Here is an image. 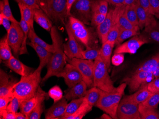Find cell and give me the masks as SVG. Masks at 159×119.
Masks as SVG:
<instances>
[{
	"instance_id": "cell-38",
	"label": "cell",
	"mask_w": 159,
	"mask_h": 119,
	"mask_svg": "<svg viewBox=\"0 0 159 119\" xmlns=\"http://www.w3.org/2000/svg\"><path fill=\"white\" fill-rule=\"evenodd\" d=\"M140 30L120 29L118 37L115 41V45L119 46L127 39L140 34Z\"/></svg>"
},
{
	"instance_id": "cell-47",
	"label": "cell",
	"mask_w": 159,
	"mask_h": 119,
	"mask_svg": "<svg viewBox=\"0 0 159 119\" xmlns=\"http://www.w3.org/2000/svg\"><path fill=\"white\" fill-rule=\"evenodd\" d=\"M13 97V91L6 96L0 97V113L7 109V106Z\"/></svg>"
},
{
	"instance_id": "cell-25",
	"label": "cell",
	"mask_w": 159,
	"mask_h": 119,
	"mask_svg": "<svg viewBox=\"0 0 159 119\" xmlns=\"http://www.w3.org/2000/svg\"><path fill=\"white\" fill-rule=\"evenodd\" d=\"M148 83L143 84L134 94L131 96H127L128 97L138 104L143 103L153 94L148 90L147 87Z\"/></svg>"
},
{
	"instance_id": "cell-41",
	"label": "cell",
	"mask_w": 159,
	"mask_h": 119,
	"mask_svg": "<svg viewBox=\"0 0 159 119\" xmlns=\"http://www.w3.org/2000/svg\"><path fill=\"white\" fill-rule=\"evenodd\" d=\"M101 48L98 47L86 49L82 51V59L95 60L100 57Z\"/></svg>"
},
{
	"instance_id": "cell-24",
	"label": "cell",
	"mask_w": 159,
	"mask_h": 119,
	"mask_svg": "<svg viewBox=\"0 0 159 119\" xmlns=\"http://www.w3.org/2000/svg\"><path fill=\"white\" fill-rule=\"evenodd\" d=\"M27 45L32 47L37 53L40 59V66L42 68L45 67L49 63L53 53L49 52L46 49L32 42H28Z\"/></svg>"
},
{
	"instance_id": "cell-27",
	"label": "cell",
	"mask_w": 159,
	"mask_h": 119,
	"mask_svg": "<svg viewBox=\"0 0 159 119\" xmlns=\"http://www.w3.org/2000/svg\"><path fill=\"white\" fill-rule=\"evenodd\" d=\"M114 46L115 43L105 41L102 43V46L101 48L100 57L105 63L108 69L110 66L111 56Z\"/></svg>"
},
{
	"instance_id": "cell-13",
	"label": "cell",
	"mask_w": 159,
	"mask_h": 119,
	"mask_svg": "<svg viewBox=\"0 0 159 119\" xmlns=\"http://www.w3.org/2000/svg\"><path fill=\"white\" fill-rule=\"evenodd\" d=\"M65 26L68 36L67 42L63 43L64 53L66 57L69 59L82 58V51L84 48L76 40L69 28L66 26Z\"/></svg>"
},
{
	"instance_id": "cell-26",
	"label": "cell",
	"mask_w": 159,
	"mask_h": 119,
	"mask_svg": "<svg viewBox=\"0 0 159 119\" xmlns=\"http://www.w3.org/2000/svg\"><path fill=\"white\" fill-rule=\"evenodd\" d=\"M159 68V52L152 56L151 58L144 62L136 68L134 72L144 71L153 72Z\"/></svg>"
},
{
	"instance_id": "cell-29",
	"label": "cell",
	"mask_w": 159,
	"mask_h": 119,
	"mask_svg": "<svg viewBox=\"0 0 159 119\" xmlns=\"http://www.w3.org/2000/svg\"><path fill=\"white\" fill-rule=\"evenodd\" d=\"M11 48L9 44L7 34L0 40V58L1 60L6 61L10 59L12 57Z\"/></svg>"
},
{
	"instance_id": "cell-8",
	"label": "cell",
	"mask_w": 159,
	"mask_h": 119,
	"mask_svg": "<svg viewBox=\"0 0 159 119\" xmlns=\"http://www.w3.org/2000/svg\"><path fill=\"white\" fill-rule=\"evenodd\" d=\"M67 62L75 66L83 77V81L88 87H93V71L94 61L82 58L69 59L66 57Z\"/></svg>"
},
{
	"instance_id": "cell-7",
	"label": "cell",
	"mask_w": 159,
	"mask_h": 119,
	"mask_svg": "<svg viewBox=\"0 0 159 119\" xmlns=\"http://www.w3.org/2000/svg\"><path fill=\"white\" fill-rule=\"evenodd\" d=\"M125 6H116L108 11L104 22L96 27L97 36L102 43L105 42V38L110 30L117 23L120 17L125 11Z\"/></svg>"
},
{
	"instance_id": "cell-12",
	"label": "cell",
	"mask_w": 159,
	"mask_h": 119,
	"mask_svg": "<svg viewBox=\"0 0 159 119\" xmlns=\"http://www.w3.org/2000/svg\"><path fill=\"white\" fill-rule=\"evenodd\" d=\"M155 79L152 72L140 71L134 72L131 76L125 79L124 81L128 85L129 91L136 92L143 84L148 83Z\"/></svg>"
},
{
	"instance_id": "cell-19",
	"label": "cell",
	"mask_w": 159,
	"mask_h": 119,
	"mask_svg": "<svg viewBox=\"0 0 159 119\" xmlns=\"http://www.w3.org/2000/svg\"><path fill=\"white\" fill-rule=\"evenodd\" d=\"M67 104V100L65 97L63 96L60 101L54 103L51 107L46 110L45 113V119H59L64 113Z\"/></svg>"
},
{
	"instance_id": "cell-17",
	"label": "cell",
	"mask_w": 159,
	"mask_h": 119,
	"mask_svg": "<svg viewBox=\"0 0 159 119\" xmlns=\"http://www.w3.org/2000/svg\"><path fill=\"white\" fill-rule=\"evenodd\" d=\"M141 35L144 38L147 43L159 44V22L155 18L145 28Z\"/></svg>"
},
{
	"instance_id": "cell-6",
	"label": "cell",
	"mask_w": 159,
	"mask_h": 119,
	"mask_svg": "<svg viewBox=\"0 0 159 119\" xmlns=\"http://www.w3.org/2000/svg\"><path fill=\"white\" fill-rule=\"evenodd\" d=\"M42 9L52 23L66 25L68 18L66 0H44Z\"/></svg>"
},
{
	"instance_id": "cell-20",
	"label": "cell",
	"mask_w": 159,
	"mask_h": 119,
	"mask_svg": "<svg viewBox=\"0 0 159 119\" xmlns=\"http://www.w3.org/2000/svg\"><path fill=\"white\" fill-rule=\"evenodd\" d=\"M44 92L45 91L43 90L41 87L39 86L36 94L34 97L20 102V112L27 118V119H28L29 116L38 104L40 97Z\"/></svg>"
},
{
	"instance_id": "cell-54",
	"label": "cell",
	"mask_w": 159,
	"mask_h": 119,
	"mask_svg": "<svg viewBox=\"0 0 159 119\" xmlns=\"http://www.w3.org/2000/svg\"><path fill=\"white\" fill-rule=\"evenodd\" d=\"M0 118L2 119H16V113L6 110L0 113Z\"/></svg>"
},
{
	"instance_id": "cell-4",
	"label": "cell",
	"mask_w": 159,
	"mask_h": 119,
	"mask_svg": "<svg viewBox=\"0 0 159 119\" xmlns=\"http://www.w3.org/2000/svg\"><path fill=\"white\" fill-rule=\"evenodd\" d=\"M125 82L120 84L113 92H107L99 89L100 96L95 107L102 110L111 116L112 119H117L118 107L125 94L126 87Z\"/></svg>"
},
{
	"instance_id": "cell-51",
	"label": "cell",
	"mask_w": 159,
	"mask_h": 119,
	"mask_svg": "<svg viewBox=\"0 0 159 119\" xmlns=\"http://www.w3.org/2000/svg\"><path fill=\"white\" fill-rule=\"evenodd\" d=\"M0 25L3 26L7 32V33L9 32L11 28V22L2 13H0Z\"/></svg>"
},
{
	"instance_id": "cell-52",
	"label": "cell",
	"mask_w": 159,
	"mask_h": 119,
	"mask_svg": "<svg viewBox=\"0 0 159 119\" xmlns=\"http://www.w3.org/2000/svg\"><path fill=\"white\" fill-rule=\"evenodd\" d=\"M125 60V55L122 53L114 54L111 57V62L113 65L119 66L124 62Z\"/></svg>"
},
{
	"instance_id": "cell-53",
	"label": "cell",
	"mask_w": 159,
	"mask_h": 119,
	"mask_svg": "<svg viewBox=\"0 0 159 119\" xmlns=\"http://www.w3.org/2000/svg\"><path fill=\"white\" fill-rule=\"evenodd\" d=\"M151 12L153 15L159 11V0H149Z\"/></svg>"
},
{
	"instance_id": "cell-31",
	"label": "cell",
	"mask_w": 159,
	"mask_h": 119,
	"mask_svg": "<svg viewBox=\"0 0 159 119\" xmlns=\"http://www.w3.org/2000/svg\"><path fill=\"white\" fill-rule=\"evenodd\" d=\"M84 97L80 98L71 100L70 103L67 105L64 113L59 119H66L68 117L74 114L79 109L80 106H81L82 103L84 102Z\"/></svg>"
},
{
	"instance_id": "cell-3",
	"label": "cell",
	"mask_w": 159,
	"mask_h": 119,
	"mask_svg": "<svg viewBox=\"0 0 159 119\" xmlns=\"http://www.w3.org/2000/svg\"><path fill=\"white\" fill-rule=\"evenodd\" d=\"M43 68L39 66L31 74L21 76L13 89V96L20 102L34 97L36 94L40 83L42 82L41 72Z\"/></svg>"
},
{
	"instance_id": "cell-34",
	"label": "cell",
	"mask_w": 159,
	"mask_h": 119,
	"mask_svg": "<svg viewBox=\"0 0 159 119\" xmlns=\"http://www.w3.org/2000/svg\"><path fill=\"white\" fill-rule=\"evenodd\" d=\"M100 93L99 89L96 87H93L90 88L87 91L84 100L91 106H95L100 98Z\"/></svg>"
},
{
	"instance_id": "cell-45",
	"label": "cell",
	"mask_w": 159,
	"mask_h": 119,
	"mask_svg": "<svg viewBox=\"0 0 159 119\" xmlns=\"http://www.w3.org/2000/svg\"><path fill=\"white\" fill-rule=\"evenodd\" d=\"M142 104L147 107L157 109L159 104V93H153Z\"/></svg>"
},
{
	"instance_id": "cell-18",
	"label": "cell",
	"mask_w": 159,
	"mask_h": 119,
	"mask_svg": "<svg viewBox=\"0 0 159 119\" xmlns=\"http://www.w3.org/2000/svg\"><path fill=\"white\" fill-rule=\"evenodd\" d=\"M18 82L12 78L2 69L0 70V97L6 96L13 91Z\"/></svg>"
},
{
	"instance_id": "cell-43",
	"label": "cell",
	"mask_w": 159,
	"mask_h": 119,
	"mask_svg": "<svg viewBox=\"0 0 159 119\" xmlns=\"http://www.w3.org/2000/svg\"><path fill=\"white\" fill-rule=\"evenodd\" d=\"M48 94L49 96L53 99L54 103L59 102L63 97V92L58 86L52 87L48 91Z\"/></svg>"
},
{
	"instance_id": "cell-56",
	"label": "cell",
	"mask_w": 159,
	"mask_h": 119,
	"mask_svg": "<svg viewBox=\"0 0 159 119\" xmlns=\"http://www.w3.org/2000/svg\"><path fill=\"white\" fill-rule=\"evenodd\" d=\"M109 4L116 6H120L124 5V0H106Z\"/></svg>"
},
{
	"instance_id": "cell-36",
	"label": "cell",
	"mask_w": 159,
	"mask_h": 119,
	"mask_svg": "<svg viewBox=\"0 0 159 119\" xmlns=\"http://www.w3.org/2000/svg\"><path fill=\"white\" fill-rule=\"evenodd\" d=\"M93 107L84 100V102L77 111L74 114L68 117L66 119H83L88 113L92 111Z\"/></svg>"
},
{
	"instance_id": "cell-44",
	"label": "cell",
	"mask_w": 159,
	"mask_h": 119,
	"mask_svg": "<svg viewBox=\"0 0 159 119\" xmlns=\"http://www.w3.org/2000/svg\"><path fill=\"white\" fill-rule=\"evenodd\" d=\"M120 30V28L118 24L117 23L115 24L107 33L105 38V42L108 41L115 43V41L119 35Z\"/></svg>"
},
{
	"instance_id": "cell-21",
	"label": "cell",
	"mask_w": 159,
	"mask_h": 119,
	"mask_svg": "<svg viewBox=\"0 0 159 119\" xmlns=\"http://www.w3.org/2000/svg\"><path fill=\"white\" fill-rule=\"evenodd\" d=\"M88 87L85 83L82 81L71 88H69L64 96L68 101L84 97L87 91Z\"/></svg>"
},
{
	"instance_id": "cell-61",
	"label": "cell",
	"mask_w": 159,
	"mask_h": 119,
	"mask_svg": "<svg viewBox=\"0 0 159 119\" xmlns=\"http://www.w3.org/2000/svg\"><path fill=\"white\" fill-rule=\"evenodd\" d=\"M154 17H156L158 19H159V11L154 15Z\"/></svg>"
},
{
	"instance_id": "cell-55",
	"label": "cell",
	"mask_w": 159,
	"mask_h": 119,
	"mask_svg": "<svg viewBox=\"0 0 159 119\" xmlns=\"http://www.w3.org/2000/svg\"><path fill=\"white\" fill-rule=\"evenodd\" d=\"M139 3L142 7L147 12H149L150 14H152L151 12V8H150L149 0H139Z\"/></svg>"
},
{
	"instance_id": "cell-48",
	"label": "cell",
	"mask_w": 159,
	"mask_h": 119,
	"mask_svg": "<svg viewBox=\"0 0 159 119\" xmlns=\"http://www.w3.org/2000/svg\"><path fill=\"white\" fill-rule=\"evenodd\" d=\"M107 15L101 13H93L92 15L91 25L93 27H97L102 23L106 18Z\"/></svg>"
},
{
	"instance_id": "cell-11",
	"label": "cell",
	"mask_w": 159,
	"mask_h": 119,
	"mask_svg": "<svg viewBox=\"0 0 159 119\" xmlns=\"http://www.w3.org/2000/svg\"><path fill=\"white\" fill-rule=\"evenodd\" d=\"M7 34L9 44L13 51L14 56L18 57L24 38V32L20 24L11 23L10 31Z\"/></svg>"
},
{
	"instance_id": "cell-1",
	"label": "cell",
	"mask_w": 159,
	"mask_h": 119,
	"mask_svg": "<svg viewBox=\"0 0 159 119\" xmlns=\"http://www.w3.org/2000/svg\"><path fill=\"white\" fill-rule=\"evenodd\" d=\"M50 34L54 51L47 65V73L42 79V82H45L52 76H57L66 65V56L64 53L63 39L55 26H52Z\"/></svg>"
},
{
	"instance_id": "cell-22",
	"label": "cell",
	"mask_w": 159,
	"mask_h": 119,
	"mask_svg": "<svg viewBox=\"0 0 159 119\" xmlns=\"http://www.w3.org/2000/svg\"><path fill=\"white\" fill-rule=\"evenodd\" d=\"M34 18L35 22L47 32H51L53 26L51 19L42 9L34 10Z\"/></svg>"
},
{
	"instance_id": "cell-2",
	"label": "cell",
	"mask_w": 159,
	"mask_h": 119,
	"mask_svg": "<svg viewBox=\"0 0 159 119\" xmlns=\"http://www.w3.org/2000/svg\"><path fill=\"white\" fill-rule=\"evenodd\" d=\"M69 28L76 40L86 49L98 47L96 31L93 27L87 26L83 22L73 16L68 17L66 25Z\"/></svg>"
},
{
	"instance_id": "cell-58",
	"label": "cell",
	"mask_w": 159,
	"mask_h": 119,
	"mask_svg": "<svg viewBox=\"0 0 159 119\" xmlns=\"http://www.w3.org/2000/svg\"><path fill=\"white\" fill-rule=\"evenodd\" d=\"M16 119H27V118L21 112L16 113Z\"/></svg>"
},
{
	"instance_id": "cell-23",
	"label": "cell",
	"mask_w": 159,
	"mask_h": 119,
	"mask_svg": "<svg viewBox=\"0 0 159 119\" xmlns=\"http://www.w3.org/2000/svg\"><path fill=\"white\" fill-rule=\"evenodd\" d=\"M134 4L139 21V27L140 30H143L155 17L153 15L150 14L142 7L139 3V0H135Z\"/></svg>"
},
{
	"instance_id": "cell-40",
	"label": "cell",
	"mask_w": 159,
	"mask_h": 119,
	"mask_svg": "<svg viewBox=\"0 0 159 119\" xmlns=\"http://www.w3.org/2000/svg\"><path fill=\"white\" fill-rule=\"evenodd\" d=\"M20 25L24 33V40H23L20 51V55L28 54L27 49L26 46L27 44V40L28 38L29 32L30 31V29H29V28L27 24L25 22V20L22 17L20 18Z\"/></svg>"
},
{
	"instance_id": "cell-39",
	"label": "cell",
	"mask_w": 159,
	"mask_h": 119,
	"mask_svg": "<svg viewBox=\"0 0 159 119\" xmlns=\"http://www.w3.org/2000/svg\"><path fill=\"white\" fill-rule=\"evenodd\" d=\"M125 13L126 17L129 22L135 26H139V21L137 15L134 2L131 5L125 6Z\"/></svg>"
},
{
	"instance_id": "cell-35",
	"label": "cell",
	"mask_w": 159,
	"mask_h": 119,
	"mask_svg": "<svg viewBox=\"0 0 159 119\" xmlns=\"http://www.w3.org/2000/svg\"><path fill=\"white\" fill-rule=\"evenodd\" d=\"M109 4L106 0H93L92 5V15L93 13L107 15L109 11Z\"/></svg>"
},
{
	"instance_id": "cell-50",
	"label": "cell",
	"mask_w": 159,
	"mask_h": 119,
	"mask_svg": "<svg viewBox=\"0 0 159 119\" xmlns=\"http://www.w3.org/2000/svg\"><path fill=\"white\" fill-rule=\"evenodd\" d=\"M147 87L152 93H159V78H155L148 83Z\"/></svg>"
},
{
	"instance_id": "cell-33",
	"label": "cell",
	"mask_w": 159,
	"mask_h": 119,
	"mask_svg": "<svg viewBox=\"0 0 159 119\" xmlns=\"http://www.w3.org/2000/svg\"><path fill=\"white\" fill-rule=\"evenodd\" d=\"M139 110L141 119H159V112L157 109L139 104Z\"/></svg>"
},
{
	"instance_id": "cell-10",
	"label": "cell",
	"mask_w": 159,
	"mask_h": 119,
	"mask_svg": "<svg viewBox=\"0 0 159 119\" xmlns=\"http://www.w3.org/2000/svg\"><path fill=\"white\" fill-rule=\"evenodd\" d=\"M117 119H141L139 104L129 99L128 96L121 99L117 112Z\"/></svg>"
},
{
	"instance_id": "cell-16",
	"label": "cell",
	"mask_w": 159,
	"mask_h": 119,
	"mask_svg": "<svg viewBox=\"0 0 159 119\" xmlns=\"http://www.w3.org/2000/svg\"><path fill=\"white\" fill-rule=\"evenodd\" d=\"M3 63L5 66L21 76H27L34 71V68L24 64L14 55L9 60L3 61Z\"/></svg>"
},
{
	"instance_id": "cell-14",
	"label": "cell",
	"mask_w": 159,
	"mask_h": 119,
	"mask_svg": "<svg viewBox=\"0 0 159 119\" xmlns=\"http://www.w3.org/2000/svg\"><path fill=\"white\" fill-rule=\"evenodd\" d=\"M145 44H147V41L140 34L132 37L127 41L117 46L114 50V54L128 53L134 54L136 53L142 46Z\"/></svg>"
},
{
	"instance_id": "cell-30",
	"label": "cell",
	"mask_w": 159,
	"mask_h": 119,
	"mask_svg": "<svg viewBox=\"0 0 159 119\" xmlns=\"http://www.w3.org/2000/svg\"><path fill=\"white\" fill-rule=\"evenodd\" d=\"M28 39L31 42L46 49L49 52L53 53L54 51V48L53 44H49L43 40L41 38L36 34L34 30H30L28 34Z\"/></svg>"
},
{
	"instance_id": "cell-46",
	"label": "cell",
	"mask_w": 159,
	"mask_h": 119,
	"mask_svg": "<svg viewBox=\"0 0 159 119\" xmlns=\"http://www.w3.org/2000/svg\"><path fill=\"white\" fill-rule=\"evenodd\" d=\"M16 1L17 3H22L34 10L42 9L44 0H16Z\"/></svg>"
},
{
	"instance_id": "cell-28",
	"label": "cell",
	"mask_w": 159,
	"mask_h": 119,
	"mask_svg": "<svg viewBox=\"0 0 159 119\" xmlns=\"http://www.w3.org/2000/svg\"><path fill=\"white\" fill-rule=\"evenodd\" d=\"M21 17L27 23L30 30H34V10L22 3H18Z\"/></svg>"
},
{
	"instance_id": "cell-60",
	"label": "cell",
	"mask_w": 159,
	"mask_h": 119,
	"mask_svg": "<svg viewBox=\"0 0 159 119\" xmlns=\"http://www.w3.org/2000/svg\"><path fill=\"white\" fill-rule=\"evenodd\" d=\"M100 119H111L112 118H111L110 115H109V114H107V113H105L102 114V115L100 117Z\"/></svg>"
},
{
	"instance_id": "cell-9",
	"label": "cell",
	"mask_w": 159,
	"mask_h": 119,
	"mask_svg": "<svg viewBox=\"0 0 159 119\" xmlns=\"http://www.w3.org/2000/svg\"><path fill=\"white\" fill-rule=\"evenodd\" d=\"M93 0H76L72 6L70 16L74 17L87 25L91 24Z\"/></svg>"
},
{
	"instance_id": "cell-49",
	"label": "cell",
	"mask_w": 159,
	"mask_h": 119,
	"mask_svg": "<svg viewBox=\"0 0 159 119\" xmlns=\"http://www.w3.org/2000/svg\"><path fill=\"white\" fill-rule=\"evenodd\" d=\"M20 102L19 99L16 97L14 96L11 100L8 105L7 106V111L9 112H12L16 113L18 112V109H20Z\"/></svg>"
},
{
	"instance_id": "cell-57",
	"label": "cell",
	"mask_w": 159,
	"mask_h": 119,
	"mask_svg": "<svg viewBox=\"0 0 159 119\" xmlns=\"http://www.w3.org/2000/svg\"><path fill=\"white\" fill-rule=\"evenodd\" d=\"M76 0H66L67 12L68 16H70V11L72 6Z\"/></svg>"
},
{
	"instance_id": "cell-37",
	"label": "cell",
	"mask_w": 159,
	"mask_h": 119,
	"mask_svg": "<svg viewBox=\"0 0 159 119\" xmlns=\"http://www.w3.org/2000/svg\"><path fill=\"white\" fill-rule=\"evenodd\" d=\"M0 13L8 18L12 23L20 24V22L16 20L12 15V11L10 6L9 0H1L0 2Z\"/></svg>"
},
{
	"instance_id": "cell-15",
	"label": "cell",
	"mask_w": 159,
	"mask_h": 119,
	"mask_svg": "<svg viewBox=\"0 0 159 119\" xmlns=\"http://www.w3.org/2000/svg\"><path fill=\"white\" fill-rule=\"evenodd\" d=\"M57 78H62L68 88H71L83 81L82 74L78 69L73 65L68 63L60 73Z\"/></svg>"
},
{
	"instance_id": "cell-59",
	"label": "cell",
	"mask_w": 159,
	"mask_h": 119,
	"mask_svg": "<svg viewBox=\"0 0 159 119\" xmlns=\"http://www.w3.org/2000/svg\"><path fill=\"white\" fill-rule=\"evenodd\" d=\"M135 0H124V5L125 6L131 5L134 2Z\"/></svg>"
},
{
	"instance_id": "cell-32",
	"label": "cell",
	"mask_w": 159,
	"mask_h": 119,
	"mask_svg": "<svg viewBox=\"0 0 159 119\" xmlns=\"http://www.w3.org/2000/svg\"><path fill=\"white\" fill-rule=\"evenodd\" d=\"M47 93L44 92L40 97L38 104L35 107L31 114L29 116L28 119H41L42 114L44 111V102L47 98Z\"/></svg>"
},
{
	"instance_id": "cell-42",
	"label": "cell",
	"mask_w": 159,
	"mask_h": 119,
	"mask_svg": "<svg viewBox=\"0 0 159 119\" xmlns=\"http://www.w3.org/2000/svg\"><path fill=\"white\" fill-rule=\"evenodd\" d=\"M117 24L120 29L140 30L139 26L134 25L128 19L125 15V11L120 17Z\"/></svg>"
},
{
	"instance_id": "cell-5",
	"label": "cell",
	"mask_w": 159,
	"mask_h": 119,
	"mask_svg": "<svg viewBox=\"0 0 159 119\" xmlns=\"http://www.w3.org/2000/svg\"><path fill=\"white\" fill-rule=\"evenodd\" d=\"M108 68L100 57L94 60L93 87L105 92H113L117 90L108 73Z\"/></svg>"
}]
</instances>
